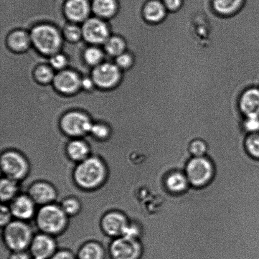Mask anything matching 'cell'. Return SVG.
Wrapping results in <instances>:
<instances>
[{"label": "cell", "mask_w": 259, "mask_h": 259, "mask_svg": "<svg viewBox=\"0 0 259 259\" xmlns=\"http://www.w3.org/2000/svg\"><path fill=\"white\" fill-rule=\"evenodd\" d=\"M108 171L105 162L100 157L90 156L78 163L73 171V180L80 189H97L107 179Z\"/></svg>", "instance_id": "6da1fadb"}, {"label": "cell", "mask_w": 259, "mask_h": 259, "mask_svg": "<svg viewBox=\"0 0 259 259\" xmlns=\"http://www.w3.org/2000/svg\"><path fill=\"white\" fill-rule=\"evenodd\" d=\"M68 215L60 205L54 203L42 206L35 214V222L40 232L54 236L62 233L68 225Z\"/></svg>", "instance_id": "7a4b0ae2"}, {"label": "cell", "mask_w": 259, "mask_h": 259, "mask_svg": "<svg viewBox=\"0 0 259 259\" xmlns=\"http://www.w3.org/2000/svg\"><path fill=\"white\" fill-rule=\"evenodd\" d=\"M190 186L202 189L211 184L215 176V168L212 160L207 156L192 157L185 166Z\"/></svg>", "instance_id": "3957f363"}, {"label": "cell", "mask_w": 259, "mask_h": 259, "mask_svg": "<svg viewBox=\"0 0 259 259\" xmlns=\"http://www.w3.org/2000/svg\"><path fill=\"white\" fill-rule=\"evenodd\" d=\"M4 228V242L12 252L25 251L30 247L34 238L32 228L24 221L15 220Z\"/></svg>", "instance_id": "277c9868"}, {"label": "cell", "mask_w": 259, "mask_h": 259, "mask_svg": "<svg viewBox=\"0 0 259 259\" xmlns=\"http://www.w3.org/2000/svg\"><path fill=\"white\" fill-rule=\"evenodd\" d=\"M30 39L40 52L49 55H55L62 42L59 32L49 25L35 27L32 30Z\"/></svg>", "instance_id": "5b68a950"}, {"label": "cell", "mask_w": 259, "mask_h": 259, "mask_svg": "<svg viewBox=\"0 0 259 259\" xmlns=\"http://www.w3.org/2000/svg\"><path fill=\"white\" fill-rule=\"evenodd\" d=\"M1 169L5 177L19 182L27 176L30 166L24 155L17 151L9 150L2 154Z\"/></svg>", "instance_id": "8992f818"}, {"label": "cell", "mask_w": 259, "mask_h": 259, "mask_svg": "<svg viewBox=\"0 0 259 259\" xmlns=\"http://www.w3.org/2000/svg\"><path fill=\"white\" fill-rule=\"evenodd\" d=\"M110 253L112 259H142L144 248L141 240L123 236L111 243Z\"/></svg>", "instance_id": "52a82bcc"}, {"label": "cell", "mask_w": 259, "mask_h": 259, "mask_svg": "<svg viewBox=\"0 0 259 259\" xmlns=\"http://www.w3.org/2000/svg\"><path fill=\"white\" fill-rule=\"evenodd\" d=\"M93 123L85 114L73 111L66 114L61 120L60 126L68 136L78 138L90 132Z\"/></svg>", "instance_id": "ba28073f"}, {"label": "cell", "mask_w": 259, "mask_h": 259, "mask_svg": "<svg viewBox=\"0 0 259 259\" xmlns=\"http://www.w3.org/2000/svg\"><path fill=\"white\" fill-rule=\"evenodd\" d=\"M130 223L124 213L113 210L106 213L101 218V228L106 235L116 238L125 234Z\"/></svg>", "instance_id": "9c48e42d"}, {"label": "cell", "mask_w": 259, "mask_h": 259, "mask_svg": "<svg viewBox=\"0 0 259 259\" xmlns=\"http://www.w3.org/2000/svg\"><path fill=\"white\" fill-rule=\"evenodd\" d=\"M29 248L32 257L38 259H50L57 252L53 236L43 233L34 236Z\"/></svg>", "instance_id": "30bf717a"}, {"label": "cell", "mask_w": 259, "mask_h": 259, "mask_svg": "<svg viewBox=\"0 0 259 259\" xmlns=\"http://www.w3.org/2000/svg\"><path fill=\"white\" fill-rule=\"evenodd\" d=\"M120 77L118 66L103 63L96 66L93 72L94 83L99 87L110 88L115 85Z\"/></svg>", "instance_id": "8fae6325"}, {"label": "cell", "mask_w": 259, "mask_h": 259, "mask_svg": "<svg viewBox=\"0 0 259 259\" xmlns=\"http://www.w3.org/2000/svg\"><path fill=\"white\" fill-rule=\"evenodd\" d=\"M28 195L35 204L44 205L53 204L57 198V192L49 182L39 181L30 185Z\"/></svg>", "instance_id": "7c38bea8"}, {"label": "cell", "mask_w": 259, "mask_h": 259, "mask_svg": "<svg viewBox=\"0 0 259 259\" xmlns=\"http://www.w3.org/2000/svg\"><path fill=\"white\" fill-rule=\"evenodd\" d=\"M82 36L88 42L98 45L104 43L109 38V30L105 23L98 19L86 20L82 29Z\"/></svg>", "instance_id": "4fadbf2b"}, {"label": "cell", "mask_w": 259, "mask_h": 259, "mask_svg": "<svg viewBox=\"0 0 259 259\" xmlns=\"http://www.w3.org/2000/svg\"><path fill=\"white\" fill-rule=\"evenodd\" d=\"M35 205L29 195H18L10 203V209L13 217L17 220L25 222L36 214Z\"/></svg>", "instance_id": "5bb4252c"}, {"label": "cell", "mask_w": 259, "mask_h": 259, "mask_svg": "<svg viewBox=\"0 0 259 259\" xmlns=\"http://www.w3.org/2000/svg\"><path fill=\"white\" fill-rule=\"evenodd\" d=\"M238 106L243 117L259 116V87L252 86L243 91L238 99Z\"/></svg>", "instance_id": "9a60e30c"}, {"label": "cell", "mask_w": 259, "mask_h": 259, "mask_svg": "<svg viewBox=\"0 0 259 259\" xmlns=\"http://www.w3.org/2000/svg\"><path fill=\"white\" fill-rule=\"evenodd\" d=\"M168 14L161 0H148L142 9L144 21L151 25L161 24L166 20Z\"/></svg>", "instance_id": "2e32d148"}, {"label": "cell", "mask_w": 259, "mask_h": 259, "mask_svg": "<svg viewBox=\"0 0 259 259\" xmlns=\"http://www.w3.org/2000/svg\"><path fill=\"white\" fill-rule=\"evenodd\" d=\"M164 186L167 191L172 195L184 194L192 187L185 171L179 170L167 174L164 179Z\"/></svg>", "instance_id": "e0dca14e"}, {"label": "cell", "mask_w": 259, "mask_h": 259, "mask_svg": "<svg viewBox=\"0 0 259 259\" xmlns=\"http://www.w3.org/2000/svg\"><path fill=\"white\" fill-rule=\"evenodd\" d=\"M246 2L247 0H211V7L218 16L230 18L239 14Z\"/></svg>", "instance_id": "ac0fdd59"}, {"label": "cell", "mask_w": 259, "mask_h": 259, "mask_svg": "<svg viewBox=\"0 0 259 259\" xmlns=\"http://www.w3.org/2000/svg\"><path fill=\"white\" fill-rule=\"evenodd\" d=\"M53 83L57 90L66 94L74 93L81 86V80L77 73L70 70L58 73L55 76Z\"/></svg>", "instance_id": "d6986e66"}, {"label": "cell", "mask_w": 259, "mask_h": 259, "mask_svg": "<svg viewBox=\"0 0 259 259\" xmlns=\"http://www.w3.org/2000/svg\"><path fill=\"white\" fill-rule=\"evenodd\" d=\"M90 11L87 0H67L65 5V12L68 19L75 22L85 20Z\"/></svg>", "instance_id": "ffe728a7"}, {"label": "cell", "mask_w": 259, "mask_h": 259, "mask_svg": "<svg viewBox=\"0 0 259 259\" xmlns=\"http://www.w3.org/2000/svg\"><path fill=\"white\" fill-rule=\"evenodd\" d=\"M90 147L85 141L74 139L70 141L66 147L67 156L73 161L79 162L90 156Z\"/></svg>", "instance_id": "44dd1931"}, {"label": "cell", "mask_w": 259, "mask_h": 259, "mask_svg": "<svg viewBox=\"0 0 259 259\" xmlns=\"http://www.w3.org/2000/svg\"><path fill=\"white\" fill-rule=\"evenodd\" d=\"M77 259H105V251L100 243L89 242L78 250Z\"/></svg>", "instance_id": "7402d4cb"}, {"label": "cell", "mask_w": 259, "mask_h": 259, "mask_svg": "<svg viewBox=\"0 0 259 259\" xmlns=\"http://www.w3.org/2000/svg\"><path fill=\"white\" fill-rule=\"evenodd\" d=\"M19 191L18 182L4 177L0 182V197L2 202H11L17 196Z\"/></svg>", "instance_id": "603a6c76"}, {"label": "cell", "mask_w": 259, "mask_h": 259, "mask_svg": "<svg viewBox=\"0 0 259 259\" xmlns=\"http://www.w3.org/2000/svg\"><path fill=\"white\" fill-rule=\"evenodd\" d=\"M30 36L23 30L12 32L8 39V43L12 50L23 52L26 50L30 45Z\"/></svg>", "instance_id": "cb8c5ba5"}, {"label": "cell", "mask_w": 259, "mask_h": 259, "mask_svg": "<svg viewBox=\"0 0 259 259\" xmlns=\"http://www.w3.org/2000/svg\"><path fill=\"white\" fill-rule=\"evenodd\" d=\"M94 12L99 17L108 18L113 16L117 9L115 0H95L93 4Z\"/></svg>", "instance_id": "d4e9b609"}, {"label": "cell", "mask_w": 259, "mask_h": 259, "mask_svg": "<svg viewBox=\"0 0 259 259\" xmlns=\"http://www.w3.org/2000/svg\"><path fill=\"white\" fill-rule=\"evenodd\" d=\"M244 145L248 156L253 159L259 160V132L247 134Z\"/></svg>", "instance_id": "484cf974"}, {"label": "cell", "mask_w": 259, "mask_h": 259, "mask_svg": "<svg viewBox=\"0 0 259 259\" xmlns=\"http://www.w3.org/2000/svg\"><path fill=\"white\" fill-rule=\"evenodd\" d=\"M105 48L108 54L118 57L123 53L125 48V43L120 37H112L108 38L106 40Z\"/></svg>", "instance_id": "4316f807"}, {"label": "cell", "mask_w": 259, "mask_h": 259, "mask_svg": "<svg viewBox=\"0 0 259 259\" xmlns=\"http://www.w3.org/2000/svg\"><path fill=\"white\" fill-rule=\"evenodd\" d=\"M60 206L68 217L77 215L81 210V203L75 197L65 198L61 203Z\"/></svg>", "instance_id": "83f0119b"}, {"label": "cell", "mask_w": 259, "mask_h": 259, "mask_svg": "<svg viewBox=\"0 0 259 259\" xmlns=\"http://www.w3.org/2000/svg\"><path fill=\"white\" fill-rule=\"evenodd\" d=\"M209 151L207 142L201 139L193 140L190 142L189 152L192 157L206 156Z\"/></svg>", "instance_id": "f1b7e54d"}, {"label": "cell", "mask_w": 259, "mask_h": 259, "mask_svg": "<svg viewBox=\"0 0 259 259\" xmlns=\"http://www.w3.org/2000/svg\"><path fill=\"white\" fill-rule=\"evenodd\" d=\"M242 126L243 131L247 134L258 133L259 116H245L243 118Z\"/></svg>", "instance_id": "f546056e"}, {"label": "cell", "mask_w": 259, "mask_h": 259, "mask_svg": "<svg viewBox=\"0 0 259 259\" xmlns=\"http://www.w3.org/2000/svg\"><path fill=\"white\" fill-rule=\"evenodd\" d=\"M35 77L39 82L46 83L53 80L55 76L52 70L49 67L41 65L35 69Z\"/></svg>", "instance_id": "4dcf8cb0"}, {"label": "cell", "mask_w": 259, "mask_h": 259, "mask_svg": "<svg viewBox=\"0 0 259 259\" xmlns=\"http://www.w3.org/2000/svg\"><path fill=\"white\" fill-rule=\"evenodd\" d=\"M84 58L86 62L91 65H98L103 58V53L96 48H90L85 51Z\"/></svg>", "instance_id": "1f68e13d"}, {"label": "cell", "mask_w": 259, "mask_h": 259, "mask_svg": "<svg viewBox=\"0 0 259 259\" xmlns=\"http://www.w3.org/2000/svg\"><path fill=\"white\" fill-rule=\"evenodd\" d=\"M90 133L96 139L104 140L110 136V132L107 126L103 124L97 123L93 124Z\"/></svg>", "instance_id": "d6a6232c"}, {"label": "cell", "mask_w": 259, "mask_h": 259, "mask_svg": "<svg viewBox=\"0 0 259 259\" xmlns=\"http://www.w3.org/2000/svg\"><path fill=\"white\" fill-rule=\"evenodd\" d=\"M65 35L71 41H77L82 35V29L76 25H68L65 29Z\"/></svg>", "instance_id": "836d02e7"}, {"label": "cell", "mask_w": 259, "mask_h": 259, "mask_svg": "<svg viewBox=\"0 0 259 259\" xmlns=\"http://www.w3.org/2000/svg\"><path fill=\"white\" fill-rule=\"evenodd\" d=\"M169 13L179 12L184 7L185 0H161Z\"/></svg>", "instance_id": "e575fe53"}, {"label": "cell", "mask_w": 259, "mask_h": 259, "mask_svg": "<svg viewBox=\"0 0 259 259\" xmlns=\"http://www.w3.org/2000/svg\"><path fill=\"white\" fill-rule=\"evenodd\" d=\"M13 217L11 210L10 207L2 205L1 206V212H0V225L2 228L9 224L12 222Z\"/></svg>", "instance_id": "d590c367"}, {"label": "cell", "mask_w": 259, "mask_h": 259, "mask_svg": "<svg viewBox=\"0 0 259 259\" xmlns=\"http://www.w3.org/2000/svg\"><path fill=\"white\" fill-rule=\"evenodd\" d=\"M134 59L131 55L128 53H123L122 54L118 56L116 58V64L118 67L122 68H127L131 67L133 64Z\"/></svg>", "instance_id": "8d00e7d4"}, {"label": "cell", "mask_w": 259, "mask_h": 259, "mask_svg": "<svg viewBox=\"0 0 259 259\" xmlns=\"http://www.w3.org/2000/svg\"><path fill=\"white\" fill-rule=\"evenodd\" d=\"M50 63L56 69H62L67 64V59L62 55L55 54L51 58Z\"/></svg>", "instance_id": "74e56055"}, {"label": "cell", "mask_w": 259, "mask_h": 259, "mask_svg": "<svg viewBox=\"0 0 259 259\" xmlns=\"http://www.w3.org/2000/svg\"><path fill=\"white\" fill-rule=\"evenodd\" d=\"M50 259H77L72 252L67 250L57 251Z\"/></svg>", "instance_id": "f35d334b"}, {"label": "cell", "mask_w": 259, "mask_h": 259, "mask_svg": "<svg viewBox=\"0 0 259 259\" xmlns=\"http://www.w3.org/2000/svg\"><path fill=\"white\" fill-rule=\"evenodd\" d=\"M9 259H32L30 255L25 251L20 252H13L9 256Z\"/></svg>", "instance_id": "ab89813d"}, {"label": "cell", "mask_w": 259, "mask_h": 259, "mask_svg": "<svg viewBox=\"0 0 259 259\" xmlns=\"http://www.w3.org/2000/svg\"><path fill=\"white\" fill-rule=\"evenodd\" d=\"M93 82V80H92L89 78H85L81 80L80 85L85 90H90V89L92 88Z\"/></svg>", "instance_id": "60d3db41"}, {"label": "cell", "mask_w": 259, "mask_h": 259, "mask_svg": "<svg viewBox=\"0 0 259 259\" xmlns=\"http://www.w3.org/2000/svg\"><path fill=\"white\" fill-rule=\"evenodd\" d=\"M32 259H38V258H32Z\"/></svg>", "instance_id": "b9f144b4"}]
</instances>
